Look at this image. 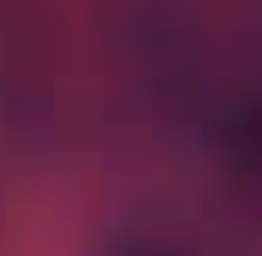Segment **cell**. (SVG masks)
I'll return each mask as SVG.
<instances>
[{
	"label": "cell",
	"mask_w": 262,
	"mask_h": 256,
	"mask_svg": "<svg viewBox=\"0 0 262 256\" xmlns=\"http://www.w3.org/2000/svg\"><path fill=\"white\" fill-rule=\"evenodd\" d=\"M159 110L195 140V177L165 153L128 195L104 256H262V79L220 61L207 79H171Z\"/></svg>",
	"instance_id": "1"
}]
</instances>
